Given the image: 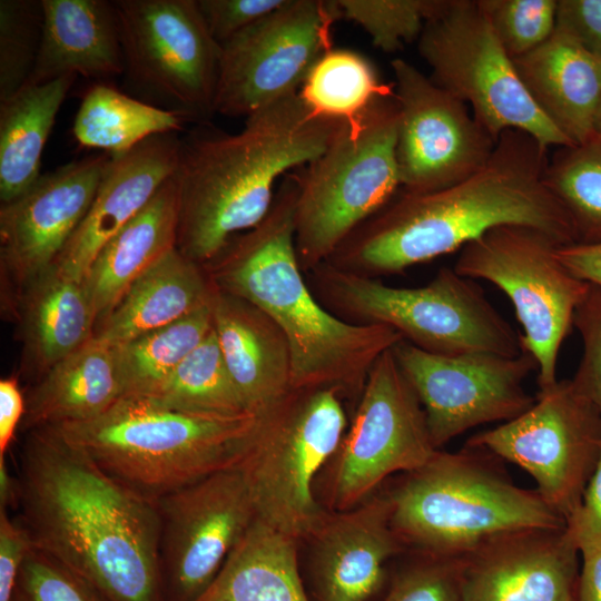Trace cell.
Here are the masks:
<instances>
[{
	"label": "cell",
	"instance_id": "obj_1",
	"mask_svg": "<svg viewBox=\"0 0 601 601\" xmlns=\"http://www.w3.org/2000/svg\"><path fill=\"white\" fill-rule=\"evenodd\" d=\"M16 515L33 546L108 601H164L157 504L119 483L52 426L27 432Z\"/></svg>",
	"mask_w": 601,
	"mask_h": 601
},
{
	"label": "cell",
	"instance_id": "obj_2",
	"mask_svg": "<svg viewBox=\"0 0 601 601\" xmlns=\"http://www.w3.org/2000/svg\"><path fill=\"white\" fill-rule=\"evenodd\" d=\"M546 150L523 130H504L476 173L439 190L403 191L325 263L372 278L400 274L508 225L540 230L560 245L577 243L568 214L544 183Z\"/></svg>",
	"mask_w": 601,
	"mask_h": 601
},
{
	"label": "cell",
	"instance_id": "obj_3",
	"mask_svg": "<svg viewBox=\"0 0 601 601\" xmlns=\"http://www.w3.org/2000/svg\"><path fill=\"white\" fill-rule=\"evenodd\" d=\"M347 119L321 115L299 92L272 102L226 132L210 122L180 136L176 248L206 265L268 214L275 185L317 158Z\"/></svg>",
	"mask_w": 601,
	"mask_h": 601
},
{
	"label": "cell",
	"instance_id": "obj_4",
	"mask_svg": "<svg viewBox=\"0 0 601 601\" xmlns=\"http://www.w3.org/2000/svg\"><path fill=\"white\" fill-rule=\"evenodd\" d=\"M297 173L277 187L266 217L204 265L218 290L263 311L284 333L292 390L328 388L356 404L375 361L403 338L391 327L352 324L316 298L295 247Z\"/></svg>",
	"mask_w": 601,
	"mask_h": 601
},
{
	"label": "cell",
	"instance_id": "obj_5",
	"mask_svg": "<svg viewBox=\"0 0 601 601\" xmlns=\"http://www.w3.org/2000/svg\"><path fill=\"white\" fill-rule=\"evenodd\" d=\"M493 457L467 445L459 452L437 450L385 489L405 554L462 559L509 533L565 528L536 490L514 484Z\"/></svg>",
	"mask_w": 601,
	"mask_h": 601
},
{
	"label": "cell",
	"instance_id": "obj_6",
	"mask_svg": "<svg viewBox=\"0 0 601 601\" xmlns=\"http://www.w3.org/2000/svg\"><path fill=\"white\" fill-rule=\"evenodd\" d=\"M255 414L218 417L122 396L87 421L55 427L109 476L151 500L237 463Z\"/></svg>",
	"mask_w": 601,
	"mask_h": 601
},
{
	"label": "cell",
	"instance_id": "obj_7",
	"mask_svg": "<svg viewBox=\"0 0 601 601\" xmlns=\"http://www.w3.org/2000/svg\"><path fill=\"white\" fill-rule=\"evenodd\" d=\"M307 274L318 302L337 317L352 324L391 327L425 352L516 356L523 351L520 335L476 280L454 268L442 267L421 287L390 286L327 263Z\"/></svg>",
	"mask_w": 601,
	"mask_h": 601
},
{
	"label": "cell",
	"instance_id": "obj_8",
	"mask_svg": "<svg viewBox=\"0 0 601 601\" xmlns=\"http://www.w3.org/2000/svg\"><path fill=\"white\" fill-rule=\"evenodd\" d=\"M398 106L390 88L352 119L297 173L295 247L303 273L325 263L401 187Z\"/></svg>",
	"mask_w": 601,
	"mask_h": 601
},
{
	"label": "cell",
	"instance_id": "obj_9",
	"mask_svg": "<svg viewBox=\"0 0 601 601\" xmlns=\"http://www.w3.org/2000/svg\"><path fill=\"white\" fill-rule=\"evenodd\" d=\"M344 402L334 390H290L255 414L236 463L257 519L299 543L326 510L315 486L348 426Z\"/></svg>",
	"mask_w": 601,
	"mask_h": 601
},
{
	"label": "cell",
	"instance_id": "obj_10",
	"mask_svg": "<svg viewBox=\"0 0 601 601\" xmlns=\"http://www.w3.org/2000/svg\"><path fill=\"white\" fill-rule=\"evenodd\" d=\"M417 48L431 80L469 102L495 141L504 130L519 129L546 148L574 146L532 100L477 1L436 0Z\"/></svg>",
	"mask_w": 601,
	"mask_h": 601
},
{
	"label": "cell",
	"instance_id": "obj_11",
	"mask_svg": "<svg viewBox=\"0 0 601 601\" xmlns=\"http://www.w3.org/2000/svg\"><path fill=\"white\" fill-rule=\"evenodd\" d=\"M127 93L187 124L215 115L220 45L196 0H114Z\"/></svg>",
	"mask_w": 601,
	"mask_h": 601
},
{
	"label": "cell",
	"instance_id": "obj_12",
	"mask_svg": "<svg viewBox=\"0 0 601 601\" xmlns=\"http://www.w3.org/2000/svg\"><path fill=\"white\" fill-rule=\"evenodd\" d=\"M352 420L321 472L315 493L329 511L357 506L393 474L424 465L436 453L420 400L392 348L368 372Z\"/></svg>",
	"mask_w": 601,
	"mask_h": 601
},
{
	"label": "cell",
	"instance_id": "obj_13",
	"mask_svg": "<svg viewBox=\"0 0 601 601\" xmlns=\"http://www.w3.org/2000/svg\"><path fill=\"white\" fill-rule=\"evenodd\" d=\"M558 242L525 226H500L461 248L454 270L486 280L511 300L523 328V349L538 365L540 388L553 385L564 338L591 284L556 257Z\"/></svg>",
	"mask_w": 601,
	"mask_h": 601
},
{
	"label": "cell",
	"instance_id": "obj_14",
	"mask_svg": "<svg viewBox=\"0 0 601 601\" xmlns=\"http://www.w3.org/2000/svg\"><path fill=\"white\" fill-rule=\"evenodd\" d=\"M482 449L528 472L536 492L565 523L579 506L601 452V412L572 380L540 388L518 417L471 436Z\"/></svg>",
	"mask_w": 601,
	"mask_h": 601
},
{
	"label": "cell",
	"instance_id": "obj_15",
	"mask_svg": "<svg viewBox=\"0 0 601 601\" xmlns=\"http://www.w3.org/2000/svg\"><path fill=\"white\" fill-rule=\"evenodd\" d=\"M338 20L337 0H285L220 45L215 114L246 118L298 93Z\"/></svg>",
	"mask_w": 601,
	"mask_h": 601
},
{
	"label": "cell",
	"instance_id": "obj_16",
	"mask_svg": "<svg viewBox=\"0 0 601 601\" xmlns=\"http://www.w3.org/2000/svg\"><path fill=\"white\" fill-rule=\"evenodd\" d=\"M164 601H196L257 519L240 470H219L156 501Z\"/></svg>",
	"mask_w": 601,
	"mask_h": 601
},
{
	"label": "cell",
	"instance_id": "obj_17",
	"mask_svg": "<svg viewBox=\"0 0 601 601\" xmlns=\"http://www.w3.org/2000/svg\"><path fill=\"white\" fill-rule=\"evenodd\" d=\"M392 352L424 410L434 446L486 423L509 422L535 402L523 386L533 356L491 353L440 355L402 339Z\"/></svg>",
	"mask_w": 601,
	"mask_h": 601
},
{
	"label": "cell",
	"instance_id": "obj_18",
	"mask_svg": "<svg viewBox=\"0 0 601 601\" xmlns=\"http://www.w3.org/2000/svg\"><path fill=\"white\" fill-rule=\"evenodd\" d=\"M398 106L396 160L403 191L439 190L481 169L495 140L452 96L404 59L391 62Z\"/></svg>",
	"mask_w": 601,
	"mask_h": 601
},
{
	"label": "cell",
	"instance_id": "obj_19",
	"mask_svg": "<svg viewBox=\"0 0 601 601\" xmlns=\"http://www.w3.org/2000/svg\"><path fill=\"white\" fill-rule=\"evenodd\" d=\"M300 543L307 549L300 572L311 601H378L388 562L406 553L385 489L352 509L325 510Z\"/></svg>",
	"mask_w": 601,
	"mask_h": 601
},
{
	"label": "cell",
	"instance_id": "obj_20",
	"mask_svg": "<svg viewBox=\"0 0 601 601\" xmlns=\"http://www.w3.org/2000/svg\"><path fill=\"white\" fill-rule=\"evenodd\" d=\"M108 154L67 162L41 174L0 207V266L17 290L55 264L87 214Z\"/></svg>",
	"mask_w": 601,
	"mask_h": 601
},
{
	"label": "cell",
	"instance_id": "obj_21",
	"mask_svg": "<svg viewBox=\"0 0 601 601\" xmlns=\"http://www.w3.org/2000/svg\"><path fill=\"white\" fill-rule=\"evenodd\" d=\"M579 554L565 528L495 538L462 558L466 601H578Z\"/></svg>",
	"mask_w": 601,
	"mask_h": 601
},
{
	"label": "cell",
	"instance_id": "obj_22",
	"mask_svg": "<svg viewBox=\"0 0 601 601\" xmlns=\"http://www.w3.org/2000/svg\"><path fill=\"white\" fill-rule=\"evenodd\" d=\"M179 132L156 135L110 156L93 200L55 262L66 277L83 282L100 249L128 224L175 173Z\"/></svg>",
	"mask_w": 601,
	"mask_h": 601
},
{
	"label": "cell",
	"instance_id": "obj_23",
	"mask_svg": "<svg viewBox=\"0 0 601 601\" xmlns=\"http://www.w3.org/2000/svg\"><path fill=\"white\" fill-rule=\"evenodd\" d=\"M213 328L247 411L257 414L292 390V356L280 328L240 297L217 290Z\"/></svg>",
	"mask_w": 601,
	"mask_h": 601
},
{
	"label": "cell",
	"instance_id": "obj_24",
	"mask_svg": "<svg viewBox=\"0 0 601 601\" xmlns=\"http://www.w3.org/2000/svg\"><path fill=\"white\" fill-rule=\"evenodd\" d=\"M41 43L26 85H41L70 75L102 82L122 76L124 56L114 1L41 0Z\"/></svg>",
	"mask_w": 601,
	"mask_h": 601
},
{
	"label": "cell",
	"instance_id": "obj_25",
	"mask_svg": "<svg viewBox=\"0 0 601 601\" xmlns=\"http://www.w3.org/2000/svg\"><path fill=\"white\" fill-rule=\"evenodd\" d=\"M513 62L538 108L574 145L595 136L600 58L555 28L546 41Z\"/></svg>",
	"mask_w": 601,
	"mask_h": 601
},
{
	"label": "cell",
	"instance_id": "obj_26",
	"mask_svg": "<svg viewBox=\"0 0 601 601\" xmlns=\"http://www.w3.org/2000/svg\"><path fill=\"white\" fill-rule=\"evenodd\" d=\"M13 302L21 372L37 380L95 336L97 316L83 283L55 265L18 288Z\"/></svg>",
	"mask_w": 601,
	"mask_h": 601
},
{
	"label": "cell",
	"instance_id": "obj_27",
	"mask_svg": "<svg viewBox=\"0 0 601 601\" xmlns=\"http://www.w3.org/2000/svg\"><path fill=\"white\" fill-rule=\"evenodd\" d=\"M217 287L205 267L171 249L96 324L95 337L118 345L210 307Z\"/></svg>",
	"mask_w": 601,
	"mask_h": 601
},
{
	"label": "cell",
	"instance_id": "obj_28",
	"mask_svg": "<svg viewBox=\"0 0 601 601\" xmlns=\"http://www.w3.org/2000/svg\"><path fill=\"white\" fill-rule=\"evenodd\" d=\"M177 225L178 186L174 173L92 262L82 283L97 322L116 306L137 278L176 248Z\"/></svg>",
	"mask_w": 601,
	"mask_h": 601
},
{
	"label": "cell",
	"instance_id": "obj_29",
	"mask_svg": "<svg viewBox=\"0 0 601 601\" xmlns=\"http://www.w3.org/2000/svg\"><path fill=\"white\" fill-rule=\"evenodd\" d=\"M124 396L114 346L95 337L66 356L26 395V432L87 421Z\"/></svg>",
	"mask_w": 601,
	"mask_h": 601
},
{
	"label": "cell",
	"instance_id": "obj_30",
	"mask_svg": "<svg viewBox=\"0 0 601 601\" xmlns=\"http://www.w3.org/2000/svg\"><path fill=\"white\" fill-rule=\"evenodd\" d=\"M299 545L256 519L196 601H311Z\"/></svg>",
	"mask_w": 601,
	"mask_h": 601
},
{
	"label": "cell",
	"instance_id": "obj_31",
	"mask_svg": "<svg viewBox=\"0 0 601 601\" xmlns=\"http://www.w3.org/2000/svg\"><path fill=\"white\" fill-rule=\"evenodd\" d=\"M77 76L26 85L0 102V201L27 190L41 175V157L59 109Z\"/></svg>",
	"mask_w": 601,
	"mask_h": 601
},
{
	"label": "cell",
	"instance_id": "obj_32",
	"mask_svg": "<svg viewBox=\"0 0 601 601\" xmlns=\"http://www.w3.org/2000/svg\"><path fill=\"white\" fill-rule=\"evenodd\" d=\"M186 124L170 111L100 81L86 90L72 132L79 145L115 156L129 151L149 137L180 132Z\"/></svg>",
	"mask_w": 601,
	"mask_h": 601
},
{
	"label": "cell",
	"instance_id": "obj_33",
	"mask_svg": "<svg viewBox=\"0 0 601 601\" xmlns=\"http://www.w3.org/2000/svg\"><path fill=\"white\" fill-rule=\"evenodd\" d=\"M213 329L211 305L112 345L124 396L149 397Z\"/></svg>",
	"mask_w": 601,
	"mask_h": 601
},
{
	"label": "cell",
	"instance_id": "obj_34",
	"mask_svg": "<svg viewBox=\"0 0 601 601\" xmlns=\"http://www.w3.org/2000/svg\"><path fill=\"white\" fill-rule=\"evenodd\" d=\"M146 398L177 411L207 416L231 417L249 413L225 364L214 328Z\"/></svg>",
	"mask_w": 601,
	"mask_h": 601
},
{
	"label": "cell",
	"instance_id": "obj_35",
	"mask_svg": "<svg viewBox=\"0 0 601 601\" xmlns=\"http://www.w3.org/2000/svg\"><path fill=\"white\" fill-rule=\"evenodd\" d=\"M544 183L568 214L577 244L601 243V138L559 147Z\"/></svg>",
	"mask_w": 601,
	"mask_h": 601
},
{
	"label": "cell",
	"instance_id": "obj_36",
	"mask_svg": "<svg viewBox=\"0 0 601 601\" xmlns=\"http://www.w3.org/2000/svg\"><path fill=\"white\" fill-rule=\"evenodd\" d=\"M375 66L351 49H331L311 69L299 95L316 112L352 119L388 90Z\"/></svg>",
	"mask_w": 601,
	"mask_h": 601
},
{
	"label": "cell",
	"instance_id": "obj_37",
	"mask_svg": "<svg viewBox=\"0 0 601 601\" xmlns=\"http://www.w3.org/2000/svg\"><path fill=\"white\" fill-rule=\"evenodd\" d=\"M41 0H0V102L28 81L42 36Z\"/></svg>",
	"mask_w": 601,
	"mask_h": 601
},
{
	"label": "cell",
	"instance_id": "obj_38",
	"mask_svg": "<svg viewBox=\"0 0 601 601\" xmlns=\"http://www.w3.org/2000/svg\"><path fill=\"white\" fill-rule=\"evenodd\" d=\"M342 19L358 24L372 43L396 52L418 39L436 0H337Z\"/></svg>",
	"mask_w": 601,
	"mask_h": 601
},
{
	"label": "cell",
	"instance_id": "obj_39",
	"mask_svg": "<svg viewBox=\"0 0 601 601\" xmlns=\"http://www.w3.org/2000/svg\"><path fill=\"white\" fill-rule=\"evenodd\" d=\"M477 4L512 59L542 45L556 27L558 0H477Z\"/></svg>",
	"mask_w": 601,
	"mask_h": 601
},
{
	"label": "cell",
	"instance_id": "obj_40",
	"mask_svg": "<svg viewBox=\"0 0 601 601\" xmlns=\"http://www.w3.org/2000/svg\"><path fill=\"white\" fill-rule=\"evenodd\" d=\"M390 575L378 601H466L462 559L408 554Z\"/></svg>",
	"mask_w": 601,
	"mask_h": 601
},
{
	"label": "cell",
	"instance_id": "obj_41",
	"mask_svg": "<svg viewBox=\"0 0 601 601\" xmlns=\"http://www.w3.org/2000/svg\"><path fill=\"white\" fill-rule=\"evenodd\" d=\"M11 601H108L65 564L32 545Z\"/></svg>",
	"mask_w": 601,
	"mask_h": 601
},
{
	"label": "cell",
	"instance_id": "obj_42",
	"mask_svg": "<svg viewBox=\"0 0 601 601\" xmlns=\"http://www.w3.org/2000/svg\"><path fill=\"white\" fill-rule=\"evenodd\" d=\"M573 324L583 345L578 371L572 378L601 412V288L591 285L575 311Z\"/></svg>",
	"mask_w": 601,
	"mask_h": 601
},
{
	"label": "cell",
	"instance_id": "obj_43",
	"mask_svg": "<svg viewBox=\"0 0 601 601\" xmlns=\"http://www.w3.org/2000/svg\"><path fill=\"white\" fill-rule=\"evenodd\" d=\"M196 2L209 33L223 45L276 10L285 0H196Z\"/></svg>",
	"mask_w": 601,
	"mask_h": 601
},
{
	"label": "cell",
	"instance_id": "obj_44",
	"mask_svg": "<svg viewBox=\"0 0 601 601\" xmlns=\"http://www.w3.org/2000/svg\"><path fill=\"white\" fill-rule=\"evenodd\" d=\"M18 516L0 508V601H11L21 566L32 548Z\"/></svg>",
	"mask_w": 601,
	"mask_h": 601
},
{
	"label": "cell",
	"instance_id": "obj_45",
	"mask_svg": "<svg viewBox=\"0 0 601 601\" xmlns=\"http://www.w3.org/2000/svg\"><path fill=\"white\" fill-rule=\"evenodd\" d=\"M565 533L580 553L601 549V452L581 502L565 523Z\"/></svg>",
	"mask_w": 601,
	"mask_h": 601
},
{
	"label": "cell",
	"instance_id": "obj_46",
	"mask_svg": "<svg viewBox=\"0 0 601 601\" xmlns=\"http://www.w3.org/2000/svg\"><path fill=\"white\" fill-rule=\"evenodd\" d=\"M555 28L601 59V0H558Z\"/></svg>",
	"mask_w": 601,
	"mask_h": 601
},
{
	"label": "cell",
	"instance_id": "obj_47",
	"mask_svg": "<svg viewBox=\"0 0 601 601\" xmlns=\"http://www.w3.org/2000/svg\"><path fill=\"white\" fill-rule=\"evenodd\" d=\"M26 413V396L16 376L0 381V457H6L9 446L21 426Z\"/></svg>",
	"mask_w": 601,
	"mask_h": 601
},
{
	"label": "cell",
	"instance_id": "obj_48",
	"mask_svg": "<svg viewBox=\"0 0 601 601\" xmlns=\"http://www.w3.org/2000/svg\"><path fill=\"white\" fill-rule=\"evenodd\" d=\"M555 255L574 276L601 288V243L560 245Z\"/></svg>",
	"mask_w": 601,
	"mask_h": 601
},
{
	"label": "cell",
	"instance_id": "obj_49",
	"mask_svg": "<svg viewBox=\"0 0 601 601\" xmlns=\"http://www.w3.org/2000/svg\"><path fill=\"white\" fill-rule=\"evenodd\" d=\"M578 601H601V549L580 553Z\"/></svg>",
	"mask_w": 601,
	"mask_h": 601
},
{
	"label": "cell",
	"instance_id": "obj_50",
	"mask_svg": "<svg viewBox=\"0 0 601 601\" xmlns=\"http://www.w3.org/2000/svg\"><path fill=\"white\" fill-rule=\"evenodd\" d=\"M19 497V481L8 465L6 457H0V508L16 510Z\"/></svg>",
	"mask_w": 601,
	"mask_h": 601
},
{
	"label": "cell",
	"instance_id": "obj_51",
	"mask_svg": "<svg viewBox=\"0 0 601 601\" xmlns=\"http://www.w3.org/2000/svg\"><path fill=\"white\" fill-rule=\"evenodd\" d=\"M594 131H595V136L601 138V101H600L597 118H595Z\"/></svg>",
	"mask_w": 601,
	"mask_h": 601
}]
</instances>
